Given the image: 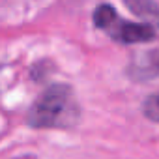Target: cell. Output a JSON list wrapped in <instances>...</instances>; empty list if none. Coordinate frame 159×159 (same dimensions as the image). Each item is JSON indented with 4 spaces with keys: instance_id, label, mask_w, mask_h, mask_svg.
<instances>
[{
    "instance_id": "obj_2",
    "label": "cell",
    "mask_w": 159,
    "mask_h": 159,
    "mask_svg": "<svg viewBox=\"0 0 159 159\" xmlns=\"http://www.w3.org/2000/svg\"><path fill=\"white\" fill-rule=\"evenodd\" d=\"M94 23L99 30L107 32L114 41L120 43H144L155 38L152 25H137L122 19L111 4H101L94 11Z\"/></svg>"
},
{
    "instance_id": "obj_1",
    "label": "cell",
    "mask_w": 159,
    "mask_h": 159,
    "mask_svg": "<svg viewBox=\"0 0 159 159\" xmlns=\"http://www.w3.org/2000/svg\"><path fill=\"white\" fill-rule=\"evenodd\" d=\"M79 118L73 90L66 84L49 86L32 105L28 124L32 127H69Z\"/></svg>"
},
{
    "instance_id": "obj_3",
    "label": "cell",
    "mask_w": 159,
    "mask_h": 159,
    "mask_svg": "<svg viewBox=\"0 0 159 159\" xmlns=\"http://www.w3.org/2000/svg\"><path fill=\"white\" fill-rule=\"evenodd\" d=\"M129 75L137 81H146L159 75V51H148L140 52L137 58H133L129 66Z\"/></svg>"
},
{
    "instance_id": "obj_5",
    "label": "cell",
    "mask_w": 159,
    "mask_h": 159,
    "mask_svg": "<svg viewBox=\"0 0 159 159\" xmlns=\"http://www.w3.org/2000/svg\"><path fill=\"white\" fill-rule=\"evenodd\" d=\"M142 111H144V116L150 118L152 122H157L159 124V92L157 94H152L150 98H146L144 105H142Z\"/></svg>"
},
{
    "instance_id": "obj_4",
    "label": "cell",
    "mask_w": 159,
    "mask_h": 159,
    "mask_svg": "<svg viewBox=\"0 0 159 159\" xmlns=\"http://www.w3.org/2000/svg\"><path fill=\"white\" fill-rule=\"evenodd\" d=\"M125 6L146 21V25L159 26V6L153 0H125Z\"/></svg>"
}]
</instances>
